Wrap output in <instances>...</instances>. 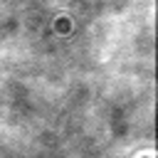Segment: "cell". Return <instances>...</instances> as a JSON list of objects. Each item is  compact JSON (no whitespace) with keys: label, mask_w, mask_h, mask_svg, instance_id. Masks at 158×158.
<instances>
[{"label":"cell","mask_w":158,"mask_h":158,"mask_svg":"<svg viewBox=\"0 0 158 158\" xmlns=\"http://www.w3.org/2000/svg\"><path fill=\"white\" fill-rule=\"evenodd\" d=\"M143 158H151V156H143Z\"/></svg>","instance_id":"cell-1"}]
</instances>
